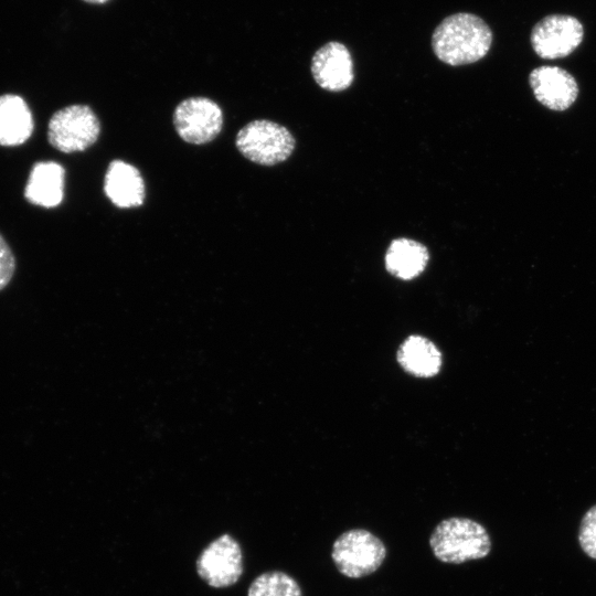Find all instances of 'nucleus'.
<instances>
[{"label": "nucleus", "mask_w": 596, "mask_h": 596, "mask_svg": "<svg viewBox=\"0 0 596 596\" xmlns=\"http://www.w3.org/2000/svg\"><path fill=\"white\" fill-rule=\"evenodd\" d=\"M492 43L489 25L478 15L458 12L445 18L434 30L432 47L438 60L459 66L485 57Z\"/></svg>", "instance_id": "1"}, {"label": "nucleus", "mask_w": 596, "mask_h": 596, "mask_svg": "<svg viewBox=\"0 0 596 596\" xmlns=\"http://www.w3.org/2000/svg\"><path fill=\"white\" fill-rule=\"evenodd\" d=\"M429 545L443 563L460 564L486 557L491 549L487 530L468 518H449L440 521L432 532Z\"/></svg>", "instance_id": "2"}, {"label": "nucleus", "mask_w": 596, "mask_h": 596, "mask_svg": "<svg viewBox=\"0 0 596 596\" xmlns=\"http://www.w3.org/2000/svg\"><path fill=\"white\" fill-rule=\"evenodd\" d=\"M385 556L384 543L363 529H352L340 534L331 551L338 571L350 578H361L374 573Z\"/></svg>", "instance_id": "3"}, {"label": "nucleus", "mask_w": 596, "mask_h": 596, "mask_svg": "<svg viewBox=\"0 0 596 596\" xmlns=\"http://www.w3.org/2000/svg\"><path fill=\"white\" fill-rule=\"evenodd\" d=\"M100 124L93 109L74 104L56 110L47 124V141L64 153L84 151L99 137Z\"/></svg>", "instance_id": "4"}, {"label": "nucleus", "mask_w": 596, "mask_h": 596, "mask_svg": "<svg viewBox=\"0 0 596 596\" xmlns=\"http://www.w3.org/2000/svg\"><path fill=\"white\" fill-rule=\"evenodd\" d=\"M238 151L248 160L274 166L285 161L295 149V139L284 126L266 120H254L244 126L236 136Z\"/></svg>", "instance_id": "5"}, {"label": "nucleus", "mask_w": 596, "mask_h": 596, "mask_svg": "<svg viewBox=\"0 0 596 596\" xmlns=\"http://www.w3.org/2000/svg\"><path fill=\"white\" fill-rule=\"evenodd\" d=\"M173 124L184 141L202 145L212 141L220 134L223 114L215 102L206 97H190L175 107Z\"/></svg>", "instance_id": "6"}, {"label": "nucleus", "mask_w": 596, "mask_h": 596, "mask_svg": "<svg viewBox=\"0 0 596 596\" xmlns=\"http://www.w3.org/2000/svg\"><path fill=\"white\" fill-rule=\"evenodd\" d=\"M196 572L212 587L234 585L243 573L240 543L230 534L219 536L201 552Z\"/></svg>", "instance_id": "7"}, {"label": "nucleus", "mask_w": 596, "mask_h": 596, "mask_svg": "<svg viewBox=\"0 0 596 596\" xmlns=\"http://www.w3.org/2000/svg\"><path fill=\"white\" fill-rule=\"evenodd\" d=\"M584 36L582 23L572 15L552 14L540 20L531 32V44L542 58L570 55Z\"/></svg>", "instance_id": "8"}, {"label": "nucleus", "mask_w": 596, "mask_h": 596, "mask_svg": "<svg viewBox=\"0 0 596 596\" xmlns=\"http://www.w3.org/2000/svg\"><path fill=\"white\" fill-rule=\"evenodd\" d=\"M316 83L329 92H342L354 79L353 61L348 47L338 41L322 45L311 58Z\"/></svg>", "instance_id": "9"}, {"label": "nucleus", "mask_w": 596, "mask_h": 596, "mask_svg": "<svg viewBox=\"0 0 596 596\" xmlns=\"http://www.w3.org/2000/svg\"><path fill=\"white\" fill-rule=\"evenodd\" d=\"M529 83L538 102L552 110L570 108L578 95L576 79L558 66L534 68L529 75Z\"/></svg>", "instance_id": "10"}, {"label": "nucleus", "mask_w": 596, "mask_h": 596, "mask_svg": "<svg viewBox=\"0 0 596 596\" xmlns=\"http://www.w3.org/2000/svg\"><path fill=\"white\" fill-rule=\"evenodd\" d=\"M65 169L55 161H36L29 173L23 195L38 206L55 207L64 198Z\"/></svg>", "instance_id": "11"}, {"label": "nucleus", "mask_w": 596, "mask_h": 596, "mask_svg": "<svg viewBox=\"0 0 596 596\" xmlns=\"http://www.w3.org/2000/svg\"><path fill=\"white\" fill-rule=\"evenodd\" d=\"M104 191L118 207L139 206L145 200V183L139 170L121 160L109 163Z\"/></svg>", "instance_id": "12"}, {"label": "nucleus", "mask_w": 596, "mask_h": 596, "mask_svg": "<svg viewBox=\"0 0 596 596\" xmlns=\"http://www.w3.org/2000/svg\"><path fill=\"white\" fill-rule=\"evenodd\" d=\"M34 129L32 111L26 102L15 94L0 96V146L23 145Z\"/></svg>", "instance_id": "13"}, {"label": "nucleus", "mask_w": 596, "mask_h": 596, "mask_svg": "<svg viewBox=\"0 0 596 596\" xmlns=\"http://www.w3.org/2000/svg\"><path fill=\"white\" fill-rule=\"evenodd\" d=\"M396 358L404 371L417 377L435 376L443 364L437 345L419 334L407 337L400 345Z\"/></svg>", "instance_id": "14"}, {"label": "nucleus", "mask_w": 596, "mask_h": 596, "mask_svg": "<svg viewBox=\"0 0 596 596\" xmlns=\"http://www.w3.org/2000/svg\"><path fill=\"white\" fill-rule=\"evenodd\" d=\"M429 259L425 245L414 240L401 237L393 240L385 253L386 270L403 280L419 276Z\"/></svg>", "instance_id": "15"}, {"label": "nucleus", "mask_w": 596, "mask_h": 596, "mask_svg": "<svg viewBox=\"0 0 596 596\" xmlns=\"http://www.w3.org/2000/svg\"><path fill=\"white\" fill-rule=\"evenodd\" d=\"M247 596H302V593L291 576L273 571L257 576L248 587Z\"/></svg>", "instance_id": "16"}, {"label": "nucleus", "mask_w": 596, "mask_h": 596, "mask_svg": "<svg viewBox=\"0 0 596 596\" xmlns=\"http://www.w3.org/2000/svg\"><path fill=\"white\" fill-rule=\"evenodd\" d=\"M578 540L583 551L592 558L596 560V504L593 505L583 517Z\"/></svg>", "instance_id": "17"}, {"label": "nucleus", "mask_w": 596, "mask_h": 596, "mask_svg": "<svg viewBox=\"0 0 596 596\" xmlns=\"http://www.w3.org/2000/svg\"><path fill=\"white\" fill-rule=\"evenodd\" d=\"M17 262L14 254L0 233V291H2L13 278L15 273Z\"/></svg>", "instance_id": "18"}, {"label": "nucleus", "mask_w": 596, "mask_h": 596, "mask_svg": "<svg viewBox=\"0 0 596 596\" xmlns=\"http://www.w3.org/2000/svg\"><path fill=\"white\" fill-rule=\"evenodd\" d=\"M83 1L88 2V3H93V4H103V3H106L109 0H83Z\"/></svg>", "instance_id": "19"}]
</instances>
